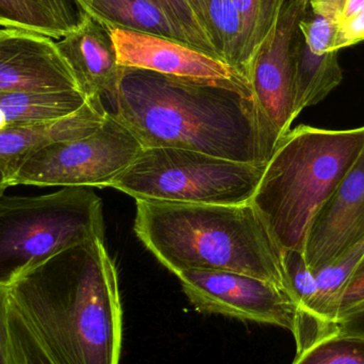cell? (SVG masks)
<instances>
[{
	"mask_svg": "<svg viewBox=\"0 0 364 364\" xmlns=\"http://www.w3.org/2000/svg\"><path fill=\"white\" fill-rule=\"evenodd\" d=\"M111 109L143 149L267 166L282 140L252 95L151 70L124 68Z\"/></svg>",
	"mask_w": 364,
	"mask_h": 364,
	"instance_id": "1",
	"label": "cell"
},
{
	"mask_svg": "<svg viewBox=\"0 0 364 364\" xmlns=\"http://www.w3.org/2000/svg\"><path fill=\"white\" fill-rule=\"evenodd\" d=\"M9 289L55 363L119 364L123 309L105 240L59 252Z\"/></svg>",
	"mask_w": 364,
	"mask_h": 364,
	"instance_id": "2",
	"label": "cell"
},
{
	"mask_svg": "<svg viewBox=\"0 0 364 364\" xmlns=\"http://www.w3.org/2000/svg\"><path fill=\"white\" fill-rule=\"evenodd\" d=\"M136 201V237L175 275L193 269L235 272L287 289L284 250L252 203Z\"/></svg>",
	"mask_w": 364,
	"mask_h": 364,
	"instance_id": "3",
	"label": "cell"
},
{
	"mask_svg": "<svg viewBox=\"0 0 364 364\" xmlns=\"http://www.w3.org/2000/svg\"><path fill=\"white\" fill-rule=\"evenodd\" d=\"M364 149V126L301 125L278 143L250 203L282 250L305 252L314 220Z\"/></svg>",
	"mask_w": 364,
	"mask_h": 364,
	"instance_id": "4",
	"label": "cell"
},
{
	"mask_svg": "<svg viewBox=\"0 0 364 364\" xmlns=\"http://www.w3.org/2000/svg\"><path fill=\"white\" fill-rule=\"evenodd\" d=\"M95 240H105L104 214L91 188L0 195V284L10 287L51 257Z\"/></svg>",
	"mask_w": 364,
	"mask_h": 364,
	"instance_id": "5",
	"label": "cell"
},
{
	"mask_svg": "<svg viewBox=\"0 0 364 364\" xmlns=\"http://www.w3.org/2000/svg\"><path fill=\"white\" fill-rule=\"evenodd\" d=\"M265 166L188 149H143L110 188L136 200L243 205L254 196Z\"/></svg>",
	"mask_w": 364,
	"mask_h": 364,
	"instance_id": "6",
	"label": "cell"
},
{
	"mask_svg": "<svg viewBox=\"0 0 364 364\" xmlns=\"http://www.w3.org/2000/svg\"><path fill=\"white\" fill-rule=\"evenodd\" d=\"M142 151L138 139L109 112L92 134L55 143L31 156L8 186L106 188Z\"/></svg>",
	"mask_w": 364,
	"mask_h": 364,
	"instance_id": "7",
	"label": "cell"
},
{
	"mask_svg": "<svg viewBox=\"0 0 364 364\" xmlns=\"http://www.w3.org/2000/svg\"><path fill=\"white\" fill-rule=\"evenodd\" d=\"M196 309L242 321L273 325L294 333L299 308L290 293L274 282L227 271L176 274Z\"/></svg>",
	"mask_w": 364,
	"mask_h": 364,
	"instance_id": "8",
	"label": "cell"
},
{
	"mask_svg": "<svg viewBox=\"0 0 364 364\" xmlns=\"http://www.w3.org/2000/svg\"><path fill=\"white\" fill-rule=\"evenodd\" d=\"M308 0H287L275 27L257 49L247 78L259 110L280 138L291 130L295 114V42Z\"/></svg>",
	"mask_w": 364,
	"mask_h": 364,
	"instance_id": "9",
	"label": "cell"
},
{
	"mask_svg": "<svg viewBox=\"0 0 364 364\" xmlns=\"http://www.w3.org/2000/svg\"><path fill=\"white\" fill-rule=\"evenodd\" d=\"M113 44L122 68L223 85L252 95L247 79L218 58L182 41L112 28Z\"/></svg>",
	"mask_w": 364,
	"mask_h": 364,
	"instance_id": "10",
	"label": "cell"
},
{
	"mask_svg": "<svg viewBox=\"0 0 364 364\" xmlns=\"http://www.w3.org/2000/svg\"><path fill=\"white\" fill-rule=\"evenodd\" d=\"M81 91L55 40L28 30L0 32V92ZM82 92V91H81Z\"/></svg>",
	"mask_w": 364,
	"mask_h": 364,
	"instance_id": "11",
	"label": "cell"
},
{
	"mask_svg": "<svg viewBox=\"0 0 364 364\" xmlns=\"http://www.w3.org/2000/svg\"><path fill=\"white\" fill-rule=\"evenodd\" d=\"M364 237V149L321 210L306 242L308 267L316 271Z\"/></svg>",
	"mask_w": 364,
	"mask_h": 364,
	"instance_id": "12",
	"label": "cell"
},
{
	"mask_svg": "<svg viewBox=\"0 0 364 364\" xmlns=\"http://www.w3.org/2000/svg\"><path fill=\"white\" fill-rule=\"evenodd\" d=\"M336 23L310 10L299 21L295 42V114L326 98L343 79L333 48Z\"/></svg>",
	"mask_w": 364,
	"mask_h": 364,
	"instance_id": "13",
	"label": "cell"
},
{
	"mask_svg": "<svg viewBox=\"0 0 364 364\" xmlns=\"http://www.w3.org/2000/svg\"><path fill=\"white\" fill-rule=\"evenodd\" d=\"M55 45L81 91L111 106L124 68L117 62L110 27L87 14L76 29L55 41Z\"/></svg>",
	"mask_w": 364,
	"mask_h": 364,
	"instance_id": "14",
	"label": "cell"
},
{
	"mask_svg": "<svg viewBox=\"0 0 364 364\" xmlns=\"http://www.w3.org/2000/svg\"><path fill=\"white\" fill-rule=\"evenodd\" d=\"M108 114V108L102 100L90 98L82 108L62 119L1 130L0 168L6 182L31 156L55 143L92 134L102 126Z\"/></svg>",
	"mask_w": 364,
	"mask_h": 364,
	"instance_id": "15",
	"label": "cell"
},
{
	"mask_svg": "<svg viewBox=\"0 0 364 364\" xmlns=\"http://www.w3.org/2000/svg\"><path fill=\"white\" fill-rule=\"evenodd\" d=\"M87 13L109 27L183 42L174 23L151 0H90Z\"/></svg>",
	"mask_w": 364,
	"mask_h": 364,
	"instance_id": "16",
	"label": "cell"
},
{
	"mask_svg": "<svg viewBox=\"0 0 364 364\" xmlns=\"http://www.w3.org/2000/svg\"><path fill=\"white\" fill-rule=\"evenodd\" d=\"M186 1L211 43L216 57L243 75L241 66V19L232 0Z\"/></svg>",
	"mask_w": 364,
	"mask_h": 364,
	"instance_id": "17",
	"label": "cell"
},
{
	"mask_svg": "<svg viewBox=\"0 0 364 364\" xmlns=\"http://www.w3.org/2000/svg\"><path fill=\"white\" fill-rule=\"evenodd\" d=\"M232 2L241 19V66L242 73L246 77L255 53L275 27L287 0H232Z\"/></svg>",
	"mask_w": 364,
	"mask_h": 364,
	"instance_id": "18",
	"label": "cell"
},
{
	"mask_svg": "<svg viewBox=\"0 0 364 364\" xmlns=\"http://www.w3.org/2000/svg\"><path fill=\"white\" fill-rule=\"evenodd\" d=\"M292 364H364V335L333 331L297 353Z\"/></svg>",
	"mask_w": 364,
	"mask_h": 364,
	"instance_id": "19",
	"label": "cell"
},
{
	"mask_svg": "<svg viewBox=\"0 0 364 364\" xmlns=\"http://www.w3.org/2000/svg\"><path fill=\"white\" fill-rule=\"evenodd\" d=\"M0 27L28 30L55 41L66 34L40 0H0Z\"/></svg>",
	"mask_w": 364,
	"mask_h": 364,
	"instance_id": "20",
	"label": "cell"
},
{
	"mask_svg": "<svg viewBox=\"0 0 364 364\" xmlns=\"http://www.w3.org/2000/svg\"><path fill=\"white\" fill-rule=\"evenodd\" d=\"M171 19L186 44L216 57L200 23L197 21L186 0H151ZM218 58V57H216Z\"/></svg>",
	"mask_w": 364,
	"mask_h": 364,
	"instance_id": "21",
	"label": "cell"
},
{
	"mask_svg": "<svg viewBox=\"0 0 364 364\" xmlns=\"http://www.w3.org/2000/svg\"><path fill=\"white\" fill-rule=\"evenodd\" d=\"M10 326L18 364H57L12 301H10Z\"/></svg>",
	"mask_w": 364,
	"mask_h": 364,
	"instance_id": "22",
	"label": "cell"
},
{
	"mask_svg": "<svg viewBox=\"0 0 364 364\" xmlns=\"http://www.w3.org/2000/svg\"><path fill=\"white\" fill-rule=\"evenodd\" d=\"M66 31L76 29L85 17L90 0H40Z\"/></svg>",
	"mask_w": 364,
	"mask_h": 364,
	"instance_id": "23",
	"label": "cell"
},
{
	"mask_svg": "<svg viewBox=\"0 0 364 364\" xmlns=\"http://www.w3.org/2000/svg\"><path fill=\"white\" fill-rule=\"evenodd\" d=\"M10 289L0 284V364H18L10 326Z\"/></svg>",
	"mask_w": 364,
	"mask_h": 364,
	"instance_id": "24",
	"label": "cell"
},
{
	"mask_svg": "<svg viewBox=\"0 0 364 364\" xmlns=\"http://www.w3.org/2000/svg\"><path fill=\"white\" fill-rule=\"evenodd\" d=\"M364 301V257L344 287L340 296L338 314L340 318Z\"/></svg>",
	"mask_w": 364,
	"mask_h": 364,
	"instance_id": "25",
	"label": "cell"
},
{
	"mask_svg": "<svg viewBox=\"0 0 364 364\" xmlns=\"http://www.w3.org/2000/svg\"><path fill=\"white\" fill-rule=\"evenodd\" d=\"M364 42V12L344 23L336 25L333 48L340 51L346 47Z\"/></svg>",
	"mask_w": 364,
	"mask_h": 364,
	"instance_id": "26",
	"label": "cell"
},
{
	"mask_svg": "<svg viewBox=\"0 0 364 364\" xmlns=\"http://www.w3.org/2000/svg\"><path fill=\"white\" fill-rule=\"evenodd\" d=\"M337 331L364 335V301L340 318Z\"/></svg>",
	"mask_w": 364,
	"mask_h": 364,
	"instance_id": "27",
	"label": "cell"
},
{
	"mask_svg": "<svg viewBox=\"0 0 364 364\" xmlns=\"http://www.w3.org/2000/svg\"><path fill=\"white\" fill-rule=\"evenodd\" d=\"M8 188V182H6V175H4V173L2 172L1 168H0V195L4 194Z\"/></svg>",
	"mask_w": 364,
	"mask_h": 364,
	"instance_id": "28",
	"label": "cell"
},
{
	"mask_svg": "<svg viewBox=\"0 0 364 364\" xmlns=\"http://www.w3.org/2000/svg\"><path fill=\"white\" fill-rule=\"evenodd\" d=\"M0 32H1V29H0Z\"/></svg>",
	"mask_w": 364,
	"mask_h": 364,
	"instance_id": "29",
	"label": "cell"
}]
</instances>
